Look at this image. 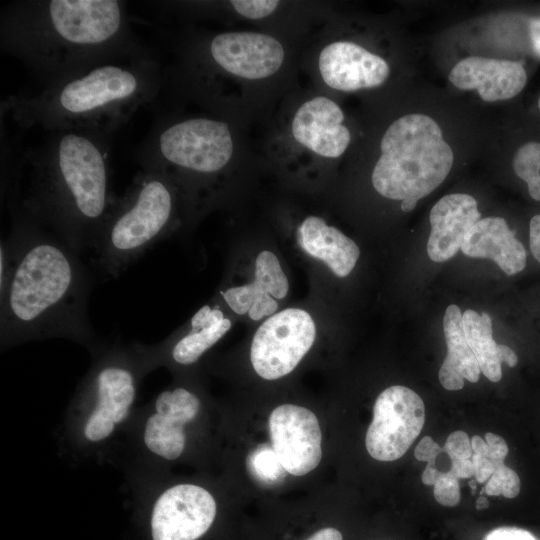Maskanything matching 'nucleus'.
Masks as SVG:
<instances>
[{"label":"nucleus","instance_id":"nucleus-40","mask_svg":"<svg viewBox=\"0 0 540 540\" xmlns=\"http://www.w3.org/2000/svg\"><path fill=\"white\" fill-rule=\"evenodd\" d=\"M470 440L473 453L484 456L488 455V446L484 439L478 435H474Z\"/></svg>","mask_w":540,"mask_h":540},{"label":"nucleus","instance_id":"nucleus-22","mask_svg":"<svg viewBox=\"0 0 540 540\" xmlns=\"http://www.w3.org/2000/svg\"><path fill=\"white\" fill-rule=\"evenodd\" d=\"M297 238L308 255L323 261L338 277L349 275L360 256L352 239L317 216H309L301 223Z\"/></svg>","mask_w":540,"mask_h":540},{"label":"nucleus","instance_id":"nucleus-26","mask_svg":"<svg viewBox=\"0 0 540 540\" xmlns=\"http://www.w3.org/2000/svg\"><path fill=\"white\" fill-rule=\"evenodd\" d=\"M249 465L254 475L263 482L272 483L281 479L286 471L273 447L260 446L250 457Z\"/></svg>","mask_w":540,"mask_h":540},{"label":"nucleus","instance_id":"nucleus-1","mask_svg":"<svg viewBox=\"0 0 540 540\" xmlns=\"http://www.w3.org/2000/svg\"><path fill=\"white\" fill-rule=\"evenodd\" d=\"M2 239L10 275L0 291V342L7 349L25 342L65 338L93 353L100 345L88 317L90 277L60 238L15 207Z\"/></svg>","mask_w":540,"mask_h":540},{"label":"nucleus","instance_id":"nucleus-3","mask_svg":"<svg viewBox=\"0 0 540 540\" xmlns=\"http://www.w3.org/2000/svg\"><path fill=\"white\" fill-rule=\"evenodd\" d=\"M114 135L57 130L21 155L25 188L8 200L76 253L94 249L117 196L112 191Z\"/></svg>","mask_w":540,"mask_h":540},{"label":"nucleus","instance_id":"nucleus-30","mask_svg":"<svg viewBox=\"0 0 540 540\" xmlns=\"http://www.w3.org/2000/svg\"><path fill=\"white\" fill-rule=\"evenodd\" d=\"M443 450L450 460L470 459L473 455L471 440L467 433L461 430L449 434Z\"/></svg>","mask_w":540,"mask_h":540},{"label":"nucleus","instance_id":"nucleus-27","mask_svg":"<svg viewBox=\"0 0 540 540\" xmlns=\"http://www.w3.org/2000/svg\"><path fill=\"white\" fill-rule=\"evenodd\" d=\"M521 482L518 474L505 464L498 467L484 486V492L489 496L503 495L505 498H515L519 495Z\"/></svg>","mask_w":540,"mask_h":540},{"label":"nucleus","instance_id":"nucleus-14","mask_svg":"<svg viewBox=\"0 0 540 540\" xmlns=\"http://www.w3.org/2000/svg\"><path fill=\"white\" fill-rule=\"evenodd\" d=\"M231 328L218 305L202 306L190 319L185 331L160 343H139L149 373L159 367H187L195 364Z\"/></svg>","mask_w":540,"mask_h":540},{"label":"nucleus","instance_id":"nucleus-18","mask_svg":"<svg viewBox=\"0 0 540 540\" xmlns=\"http://www.w3.org/2000/svg\"><path fill=\"white\" fill-rule=\"evenodd\" d=\"M448 79L459 89H475L482 100L495 102L519 94L526 85L527 73L519 61L470 56L452 68Z\"/></svg>","mask_w":540,"mask_h":540},{"label":"nucleus","instance_id":"nucleus-41","mask_svg":"<svg viewBox=\"0 0 540 540\" xmlns=\"http://www.w3.org/2000/svg\"><path fill=\"white\" fill-rule=\"evenodd\" d=\"M475 507H476L477 510H482V509L488 508L489 507L488 499L485 496L480 495L476 500Z\"/></svg>","mask_w":540,"mask_h":540},{"label":"nucleus","instance_id":"nucleus-6","mask_svg":"<svg viewBox=\"0 0 540 540\" xmlns=\"http://www.w3.org/2000/svg\"><path fill=\"white\" fill-rule=\"evenodd\" d=\"M175 180L143 167L126 192L116 197L94 247L95 263L116 278L164 238L176 222Z\"/></svg>","mask_w":540,"mask_h":540},{"label":"nucleus","instance_id":"nucleus-29","mask_svg":"<svg viewBox=\"0 0 540 540\" xmlns=\"http://www.w3.org/2000/svg\"><path fill=\"white\" fill-rule=\"evenodd\" d=\"M229 3L239 15L249 19L264 18L279 4L276 0H232Z\"/></svg>","mask_w":540,"mask_h":540},{"label":"nucleus","instance_id":"nucleus-32","mask_svg":"<svg viewBox=\"0 0 540 540\" xmlns=\"http://www.w3.org/2000/svg\"><path fill=\"white\" fill-rule=\"evenodd\" d=\"M443 452V447L439 446L430 436H425L417 444L414 455L419 461L434 463Z\"/></svg>","mask_w":540,"mask_h":540},{"label":"nucleus","instance_id":"nucleus-7","mask_svg":"<svg viewBox=\"0 0 540 540\" xmlns=\"http://www.w3.org/2000/svg\"><path fill=\"white\" fill-rule=\"evenodd\" d=\"M372 184L382 196L401 200L404 212L433 192L449 174L454 154L431 117L409 114L394 121L381 139Z\"/></svg>","mask_w":540,"mask_h":540},{"label":"nucleus","instance_id":"nucleus-15","mask_svg":"<svg viewBox=\"0 0 540 540\" xmlns=\"http://www.w3.org/2000/svg\"><path fill=\"white\" fill-rule=\"evenodd\" d=\"M211 63L221 70L246 79L273 75L284 60V49L274 37L255 32H224L208 44Z\"/></svg>","mask_w":540,"mask_h":540},{"label":"nucleus","instance_id":"nucleus-12","mask_svg":"<svg viewBox=\"0 0 540 540\" xmlns=\"http://www.w3.org/2000/svg\"><path fill=\"white\" fill-rule=\"evenodd\" d=\"M425 422V407L412 389L395 385L382 391L373 408L365 445L378 461L401 458L420 434Z\"/></svg>","mask_w":540,"mask_h":540},{"label":"nucleus","instance_id":"nucleus-33","mask_svg":"<svg viewBox=\"0 0 540 540\" xmlns=\"http://www.w3.org/2000/svg\"><path fill=\"white\" fill-rule=\"evenodd\" d=\"M483 540H538L529 531L517 527H499L487 533Z\"/></svg>","mask_w":540,"mask_h":540},{"label":"nucleus","instance_id":"nucleus-38","mask_svg":"<svg viewBox=\"0 0 540 540\" xmlns=\"http://www.w3.org/2000/svg\"><path fill=\"white\" fill-rule=\"evenodd\" d=\"M305 540H343V537L336 528L326 527L318 530Z\"/></svg>","mask_w":540,"mask_h":540},{"label":"nucleus","instance_id":"nucleus-2","mask_svg":"<svg viewBox=\"0 0 540 540\" xmlns=\"http://www.w3.org/2000/svg\"><path fill=\"white\" fill-rule=\"evenodd\" d=\"M0 48L41 89L106 63L152 54L120 0H17L0 16Z\"/></svg>","mask_w":540,"mask_h":540},{"label":"nucleus","instance_id":"nucleus-19","mask_svg":"<svg viewBox=\"0 0 540 540\" xmlns=\"http://www.w3.org/2000/svg\"><path fill=\"white\" fill-rule=\"evenodd\" d=\"M255 279L252 283L229 287L220 291L225 303L238 315L248 312L252 320L272 315L278 308L275 299H283L289 284L279 260L270 251H262L255 262Z\"/></svg>","mask_w":540,"mask_h":540},{"label":"nucleus","instance_id":"nucleus-10","mask_svg":"<svg viewBox=\"0 0 540 540\" xmlns=\"http://www.w3.org/2000/svg\"><path fill=\"white\" fill-rule=\"evenodd\" d=\"M126 475L131 495L146 513L151 540H199L214 524L218 503L205 486L171 481L167 472Z\"/></svg>","mask_w":540,"mask_h":540},{"label":"nucleus","instance_id":"nucleus-13","mask_svg":"<svg viewBox=\"0 0 540 540\" xmlns=\"http://www.w3.org/2000/svg\"><path fill=\"white\" fill-rule=\"evenodd\" d=\"M272 447L286 472L303 476L320 463L321 429L316 415L293 404L276 407L269 417Z\"/></svg>","mask_w":540,"mask_h":540},{"label":"nucleus","instance_id":"nucleus-4","mask_svg":"<svg viewBox=\"0 0 540 540\" xmlns=\"http://www.w3.org/2000/svg\"><path fill=\"white\" fill-rule=\"evenodd\" d=\"M164 74L152 54L115 61L33 94L1 104L24 129L115 134L142 107L155 104Z\"/></svg>","mask_w":540,"mask_h":540},{"label":"nucleus","instance_id":"nucleus-9","mask_svg":"<svg viewBox=\"0 0 540 540\" xmlns=\"http://www.w3.org/2000/svg\"><path fill=\"white\" fill-rule=\"evenodd\" d=\"M234 143L229 125L207 117L157 120L136 152L141 168L177 175L209 177L231 161Z\"/></svg>","mask_w":540,"mask_h":540},{"label":"nucleus","instance_id":"nucleus-42","mask_svg":"<svg viewBox=\"0 0 540 540\" xmlns=\"http://www.w3.org/2000/svg\"><path fill=\"white\" fill-rule=\"evenodd\" d=\"M476 482H477V481H476L475 479H471V480L469 481V485L472 486L473 493L475 492V488H476L475 483H476Z\"/></svg>","mask_w":540,"mask_h":540},{"label":"nucleus","instance_id":"nucleus-11","mask_svg":"<svg viewBox=\"0 0 540 540\" xmlns=\"http://www.w3.org/2000/svg\"><path fill=\"white\" fill-rule=\"evenodd\" d=\"M315 337V323L305 310L287 308L272 315L252 340L250 360L255 372L266 380L289 374L312 347Z\"/></svg>","mask_w":540,"mask_h":540},{"label":"nucleus","instance_id":"nucleus-23","mask_svg":"<svg viewBox=\"0 0 540 540\" xmlns=\"http://www.w3.org/2000/svg\"><path fill=\"white\" fill-rule=\"evenodd\" d=\"M443 330L447 355L438 373L441 385L447 390L456 391L463 388L464 379L476 383L481 371L465 338L462 313L457 305L451 304L446 308Z\"/></svg>","mask_w":540,"mask_h":540},{"label":"nucleus","instance_id":"nucleus-28","mask_svg":"<svg viewBox=\"0 0 540 540\" xmlns=\"http://www.w3.org/2000/svg\"><path fill=\"white\" fill-rule=\"evenodd\" d=\"M436 501L446 507H454L460 502L459 479L449 470L442 473L433 485Z\"/></svg>","mask_w":540,"mask_h":540},{"label":"nucleus","instance_id":"nucleus-43","mask_svg":"<svg viewBox=\"0 0 540 540\" xmlns=\"http://www.w3.org/2000/svg\"><path fill=\"white\" fill-rule=\"evenodd\" d=\"M538 107H539V109H540V98H539V101H538Z\"/></svg>","mask_w":540,"mask_h":540},{"label":"nucleus","instance_id":"nucleus-34","mask_svg":"<svg viewBox=\"0 0 540 540\" xmlns=\"http://www.w3.org/2000/svg\"><path fill=\"white\" fill-rule=\"evenodd\" d=\"M485 441L488 446V457L499 460L504 459L508 454V446L506 441L499 435L492 432L485 434Z\"/></svg>","mask_w":540,"mask_h":540},{"label":"nucleus","instance_id":"nucleus-16","mask_svg":"<svg viewBox=\"0 0 540 540\" xmlns=\"http://www.w3.org/2000/svg\"><path fill=\"white\" fill-rule=\"evenodd\" d=\"M318 64L322 79L329 87L347 92L380 86L390 72L382 57L349 41L325 46Z\"/></svg>","mask_w":540,"mask_h":540},{"label":"nucleus","instance_id":"nucleus-25","mask_svg":"<svg viewBox=\"0 0 540 540\" xmlns=\"http://www.w3.org/2000/svg\"><path fill=\"white\" fill-rule=\"evenodd\" d=\"M512 165L516 175L526 182L530 196L540 201V143L530 141L519 147Z\"/></svg>","mask_w":540,"mask_h":540},{"label":"nucleus","instance_id":"nucleus-5","mask_svg":"<svg viewBox=\"0 0 540 540\" xmlns=\"http://www.w3.org/2000/svg\"><path fill=\"white\" fill-rule=\"evenodd\" d=\"M71 398L61 428V446L78 461L105 462L115 455L137 412L149 374L138 342L101 344Z\"/></svg>","mask_w":540,"mask_h":540},{"label":"nucleus","instance_id":"nucleus-21","mask_svg":"<svg viewBox=\"0 0 540 540\" xmlns=\"http://www.w3.org/2000/svg\"><path fill=\"white\" fill-rule=\"evenodd\" d=\"M472 258L493 260L507 275L521 272L526 266V250L501 217L480 219L469 231L461 246Z\"/></svg>","mask_w":540,"mask_h":540},{"label":"nucleus","instance_id":"nucleus-37","mask_svg":"<svg viewBox=\"0 0 540 540\" xmlns=\"http://www.w3.org/2000/svg\"><path fill=\"white\" fill-rule=\"evenodd\" d=\"M529 33L533 51L540 58V18L530 20Z\"/></svg>","mask_w":540,"mask_h":540},{"label":"nucleus","instance_id":"nucleus-31","mask_svg":"<svg viewBox=\"0 0 540 540\" xmlns=\"http://www.w3.org/2000/svg\"><path fill=\"white\" fill-rule=\"evenodd\" d=\"M471 461L474 465V477L478 483L488 481L495 470L504 465V459L495 460L475 453L471 456Z\"/></svg>","mask_w":540,"mask_h":540},{"label":"nucleus","instance_id":"nucleus-24","mask_svg":"<svg viewBox=\"0 0 540 540\" xmlns=\"http://www.w3.org/2000/svg\"><path fill=\"white\" fill-rule=\"evenodd\" d=\"M462 327L467 343L477 359L481 373L490 381L502 377L501 364L516 366V353L504 344H497L492 337V320L485 313L468 309L462 314Z\"/></svg>","mask_w":540,"mask_h":540},{"label":"nucleus","instance_id":"nucleus-17","mask_svg":"<svg viewBox=\"0 0 540 540\" xmlns=\"http://www.w3.org/2000/svg\"><path fill=\"white\" fill-rule=\"evenodd\" d=\"M341 108L329 98L319 96L303 103L292 121V134L297 142L327 157L337 158L347 149L351 135L342 124Z\"/></svg>","mask_w":540,"mask_h":540},{"label":"nucleus","instance_id":"nucleus-39","mask_svg":"<svg viewBox=\"0 0 540 540\" xmlns=\"http://www.w3.org/2000/svg\"><path fill=\"white\" fill-rule=\"evenodd\" d=\"M443 472L445 471H441L437 467L436 462L427 463L422 473V482L425 485L433 486L436 483V481L439 479V477L442 475Z\"/></svg>","mask_w":540,"mask_h":540},{"label":"nucleus","instance_id":"nucleus-8","mask_svg":"<svg viewBox=\"0 0 540 540\" xmlns=\"http://www.w3.org/2000/svg\"><path fill=\"white\" fill-rule=\"evenodd\" d=\"M202 410L199 394L182 384H172L138 407L116 453L123 454L126 474L167 472L180 462Z\"/></svg>","mask_w":540,"mask_h":540},{"label":"nucleus","instance_id":"nucleus-20","mask_svg":"<svg viewBox=\"0 0 540 540\" xmlns=\"http://www.w3.org/2000/svg\"><path fill=\"white\" fill-rule=\"evenodd\" d=\"M480 219L481 213L473 196L456 193L442 197L430 211L429 258L434 262H444L456 255Z\"/></svg>","mask_w":540,"mask_h":540},{"label":"nucleus","instance_id":"nucleus-36","mask_svg":"<svg viewBox=\"0 0 540 540\" xmlns=\"http://www.w3.org/2000/svg\"><path fill=\"white\" fill-rule=\"evenodd\" d=\"M449 471L458 479L474 477V465L471 458L450 460Z\"/></svg>","mask_w":540,"mask_h":540},{"label":"nucleus","instance_id":"nucleus-35","mask_svg":"<svg viewBox=\"0 0 540 540\" xmlns=\"http://www.w3.org/2000/svg\"><path fill=\"white\" fill-rule=\"evenodd\" d=\"M529 241L531 253L540 263V214L533 216L530 221Z\"/></svg>","mask_w":540,"mask_h":540}]
</instances>
